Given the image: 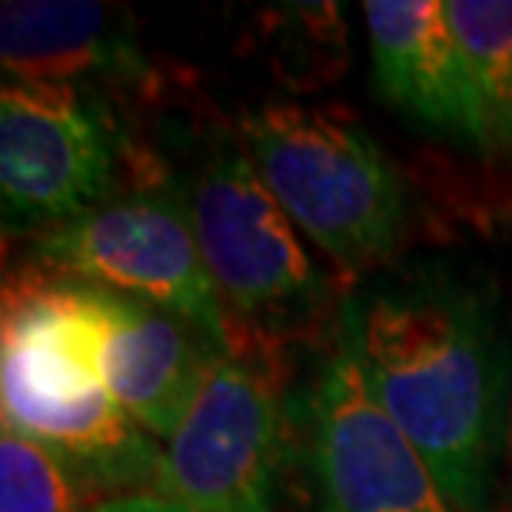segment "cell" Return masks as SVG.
I'll return each instance as SVG.
<instances>
[{"label": "cell", "mask_w": 512, "mask_h": 512, "mask_svg": "<svg viewBox=\"0 0 512 512\" xmlns=\"http://www.w3.org/2000/svg\"><path fill=\"white\" fill-rule=\"evenodd\" d=\"M340 336L449 503L489 512L503 443V360L483 306L453 283H396L346 303Z\"/></svg>", "instance_id": "6da1fadb"}, {"label": "cell", "mask_w": 512, "mask_h": 512, "mask_svg": "<svg viewBox=\"0 0 512 512\" xmlns=\"http://www.w3.org/2000/svg\"><path fill=\"white\" fill-rule=\"evenodd\" d=\"M90 486L47 446L4 426L0 436V512H97Z\"/></svg>", "instance_id": "7c38bea8"}, {"label": "cell", "mask_w": 512, "mask_h": 512, "mask_svg": "<svg viewBox=\"0 0 512 512\" xmlns=\"http://www.w3.org/2000/svg\"><path fill=\"white\" fill-rule=\"evenodd\" d=\"M203 263L233 316L263 330L303 323L330 300L303 233L260 180L247 150L217 147L183 190Z\"/></svg>", "instance_id": "3957f363"}, {"label": "cell", "mask_w": 512, "mask_h": 512, "mask_svg": "<svg viewBox=\"0 0 512 512\" xmlns=\"http://www.w3.org/2000/svg\"><path fill=\"white\" fill-rule=\"evenodd\" d=\"M117 147L80 84L10 80L0 90V200L7 230H47L110 200Z\"/></svg>", "instance_id": "8992f818"}, {"label": "cell", "mask_w": 512, "mask_h": 512, "mask_svg": "<svg viewBox=\"0 0 512 512\" xmlns=\"http://www.w3.org/2000/svg\"><path fill=\"white\" fill-rule=\"evenodd\" d=\"M280 423L270 373L220 353L167 439L153 496L193 512H273Z\"/></svg>", "instance_id": "5b68a950"}, {"label": "cell", "mask_w": 512, "mask_h": 512, "mask_svg": "<svg viewBox=\"0 0 512 512\" xmlns=\"http://www.w3.org/2000/svg\"><path fill=\"white\" fill-rule=\"evenodd\" d=\"M0 60L14 80L77 84L87 74L114 80L147 74L137 44L100 4H4Z\"/></svg>", "instance_id": "30bf717a"}, {"label": "cell", "mask_w": 512, "mask_h": 512, "mask_svg": "<svg viewBox=\"0 0 512 512\" xmlns=\"http://www.w3.org/2000/svg\"><path fill=\"white\" fill-rule=\"evenodd\" d=\"M446 10L473 74L486 150L512 153V0H449Z\"/></svg>", "instance_id": "8fae6325"}, {"label": "cell", "mask_w": 512, "mask_h": 512, "mask_svg": "<svg viewBox=\"0 0 512 512\" xmlns=\"http://www.w3.org/2000/svg\"><path fill=\"white\" fill-rule=\"evenodd\" d=\"M240 147L296 230L343 273L360 276L396 250L403 183L353 120L326 107L266 104L240 120Z\"/></svg>", "instance_id": "7a4b0ae2"}, {"label": "cell", "mask_w": 512, "mask_h": 512, "mask_svg": "<svg viewBox=\"0 0 512 512\" xmlns=\"http://www.w3.org/2000/svg\"><path fill=\"white\" fill-rule=\"evenodd\" d=\"M310 469L316 512H459L373 399L343 336L310 393Z\"/></svg>", "instance_id": "52a82bcc"}, {"label": "cell", "mask_w": 512, "mask_h": 512, "mask_svg": "<svg viewBox=\"0 0 512 512\" xmlns=\"http://www.w3.org/2000/svg\"><path fill=\"white\" fill-rule=\"evenodd\" d=\"M373 77L380 94L423 124L486 147L483 110L466 54L439 0H366Z\"/></svg>", "instance_id": "ba28073f"}, {"label": "cell", "mask_w": 512, "mask_h": 512, "mask_svg": "<svg viewBox=\"0 0 512 512\" xmlns=\"http://www.w3.org/2000/svg\"><path fill=\"white\" fill-rule=\"evenodd\" d=\"M37 270L153 303L233 350V320L180 197H110L34 237Z\"/></svg>", "instance_id": "277c9868"}, {"label": "cell", "mask_w": 512, "mask_h": 512, "mask_svg": "<svg viewBox=\"0 0 512 512\" xmlns=\"http://www.w3.org/2000/svg\"><path fill=\"white\" fill-rule=\"evenodd\" d=\"M97 512H193L183 503H173L167 496L153 493H133V496H110L97 503Z\"/></svg>", "instance_id": "4fadbf2b"}, {"label": "cell", "mask_w": 512, "mask_h": 512, "mask_svg": "<svg viewBox=\"0 0 512 512\" xmlns=\"http://www.w3.org/2000/svg\"><path fill=\"white\" fill-rule=\"evenodd\" d=\"M104 386L153 439H170L207 366L227 353L207 330L153 303L104 290Z\"/></svg>", "instance_id": "9c48e42d"}]
</instances>
